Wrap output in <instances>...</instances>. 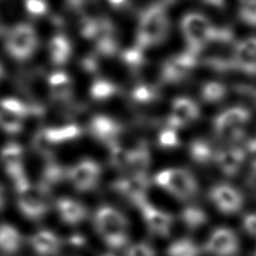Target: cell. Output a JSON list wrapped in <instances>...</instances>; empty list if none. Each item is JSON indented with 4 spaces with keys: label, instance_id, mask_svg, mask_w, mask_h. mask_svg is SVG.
Here are the masks:
<instances>
[{
    "label": "cell",
    "instance_id": "obj_19",
    "mask_svg": "<svg viewBox=\"0 0 256 256\" xmlns=\"http://www.w3.org/2000/svg\"><path fill=\"white\" fill-rule=\"evenodd\" d=\"M56 209L61 221L67 225H77L87 217L86 207L71 198H60L56 202Z\"/></svg>",
    "mask_w": 256,
    "mask_h": 256
},
{
    "label": "cell",
    "instance_id": "obj_44",
    "mask_svg": "<svg viewBox=\"0 0 256 256\" xmlns=\"http://www.w3.org/2000/svg\"><path fill=\"white\" fill-rule=\"evenodd\" d=\"M253 256H256V251H255V253L253 254Z\"/></svg>",
    "mask_w": 256,
    "mask_h": 256
},
{
    "label": "cell",
    "instance_id": "obj_27",
    "mask_svg": "<svg viewBox=\"0 0 256 256\" xmlns=\"http://www.w3.org/2000/svg\"><path fill=\"white\" fill-rule=\"evenodd\" d=\"M181 220L183 224L190 230H196L204 226L208 217L207 214L201 208L197 206H187L181 212Z\"/></svg>",
    "mask_w": 256,
    "mask_h": 256
},
{
    "label": "cell",
    "instance_id": "obj_31",
    "mask_svg": "<svg viewBox=\"0 0 256 256\" xmlns=\"http://www.w3.org/2000/svg\"><path fill=\"white\" fill-rule=\"evenodd\" d=\"M239 19L246 25L256 28V1H241L237 7Z\"/></svg>",
    "mask_w": 256,
    "mask_h": 256
},
{
    "label": "cell",
    "instance_id": "obj_34",
    "mask_svg": "<svg viewBox=\"0 0 256 256\" xmlns=\"http://www.w3.org/2000/svg\"><path fill=\"white\" fill-rule=\"evenodd\" d=\"M99 20L84 17L79 22V31L83 37L87 39H95L98 32Z\"/></svg>",
    "mask_w": 256,
    "mask_h": 256
},
{
    "label": "cell",
    "instance_id": "obj_40",
    "mask_svg": "<svg viewBox=\"0 0 256 256\" xmlns=\"http://www.w3.org/2000/svg\"><path fill=\"white\" fill-rule=\"evenodd\" d=\"M242 226L245 232L256 239V213H248L242 219Z\"/></svg>",
    "mask_w": 256,
    "mask_h": 256
},
{
    "label": "cell",
    "instance_id": "obj_38",
    "mask_svg": "<svg viewBox=\"0 0 256 256\" xmlns=\"http://www.w3.org/2000/svg\"><path fill=\"white\" fill-rule=\"evenodd\" d=\"M122 58L128 65L136 68L140 66L144 61L143 50L135 46L133 48H130L129 50L124 51L122 54Z\"/></svg>",
    "mask_w": 256,
    "mask_h": 256
},
{
    "label": "cell",
    "instance_id": "obj_23",
    "mask_svg": "<svg viewBox=\"0 0 256 256\" xmlns=\"http://www.w3.org/2000/svg\"><path fill=\"white\" fill-rule=\"evenodd\" d=\"M51 95L57 100H67L72 94V83L64 72H54L48 78Z\"/></svg>",
    "mask_w": 256,
    "mask_h": 256
},
{
    "label": "cell",
    "instance_id": "obj_22",
    "mask_svg": "<svg viewBox=\"0 0 256 256\" xmlns=\"http://www.w3.org/2000/svg\"><path fill=\"white\" fill-rule=\"evenodd\" d=\"M48 50L51 61L55 65L65 64L69 60L72 52L69 40L63 35L52 37L48 45Z\"/></svg>",
    "mask_w": 256,
    "mask_h": 256
},
{
    "label": "cell",
    "instance_id": "obj_43",
    "mask_svg": "<svg viewBox=\"0 0 256 256\" xmlns=\"http://www.w3.org/2000/svg\"><path fill=\"white\" fill-rule=\"evenodd\" d=\"M101 256H116L114 253H106V254H103Z\"/></svg>",
    "mask_w": 256,
    "mask_h": 256
},
{
    "label": "cell",
    "instance_id": "obj_4",
    "mask_svg": "<svg viewBox=\"0 0 256 256\" xmlns=\"http://www.w3.org/2000/svg\"><path fill=\"white\" fill-rule=\"evenodd\" d=\"M154 182L181 201L194 198L199 190L196 178L185 168L164 169L155 175Z\"/></svg>",
    "mask_w": 256,
    "mask_h": 256
},
{
    "label": "cell",
    "instance_id": "obj_1",
    "mask_svg": "<svg viewBox=\"0 0 256 256\" xmlns=\"http://www.w3.org/2000/svg\"><path fill=\"white\" fill-rule=\"evenodd\" d=\"M94 226L104 244L112 249H126L129 243V223L117 209L103 205L94 214Z\"/></svg>",
    "mask_w": 256,
    "mask_h": 256
},
{
    "label": "cell",
    "instance_id": "obj_5",
    "mask_svg": "<svg viewBox=\"0 0 256 256\" xmlns=\"http://www.w3.org/2000/svg\"><path fill=\"white\" fill-rule=\"evenodd\" d=\"M250 111L242 106L229 107L219 113L213 121V128L219 139L236 142L244 136V127L250 121Z\"/></svg>",
    "mask_w": 256,
    "mask_h": 256
},
{
    "label": "cell",
    "instance_id": "obj_30",
    "mask_svg": "<svg viewBox=\"0 0 256 256\" xmlns=\"http://www.w3.org/2000/svg\"><path fill=\"white\" fill-rule=\"evenodd\" d=\"M117 91L116 86L104 79L95 80L90 87V95L93 99L96 100H105L114 95Z\"/></svg>",
    "mask_w": 256,
    "mask_h": 256
},
{
    "label": "cell",
    "instance_id": "obj_21",
    "mask_svg": "<svg viewBox=\"0 0 256 256\" xmlns=\"http://www.w3.org/2000/svg\"><path fill=\"white\" fill-rule=\"evenodd\" d=\"M23 245V236L14 226L0 224V253L3 255H14L20 251Z\"/></svg>",
    "mask_w": 256,
    "mask_h": 256
},
{
    "label": "cell",
    "instance_id": "obj_26",
    "mask_svg": "<svg viewBox=\"0 0 256 256\" xmlns=\"http://www.w3.org/2000/svg\"><path fill=\"white\" fill-rule=\"evenodd\" d=\"M166 256H200L201 248L189 238H179L166 248Z\"/></svg>",
    "mask_w": 256,
    "mask_h": 256
},
{
    "label": "cell",
    "instance_id": "obj_45",
    "mask_svg": "<svg viewBox=\"0 0 256 256\" xmlns=\"http://www.w3.org/2000/svg\"><path fill=\"white\" fill-rule=\"evenodd\" d=\"M0 32H1V24H0Z\"/></svg>",
    "mask_w": 256,
    "mask_h": 256
},
{
    "label": "cell",
    "instance_id": "obj_10",
    "mask_svg": "<svg viewBox=\"0 0 256 256\" xmlns=\"http://www.w3.org/2000/svg\"><path fill=\"white\" fill-rule=\"evenodd\" d=\"M101 174L100 166L91 159H85L67 171V177L73 186L81 192L94 189Z\"/></svg>",
    "mask_w": 256,
    "mask_h": 256
},
{
    "label": "cell",
    "instance_id": "obj_33",
    "mask_svg": "<svg viewBox=\"0 0 256 256\" xmlns=\"http://www.w3.org/2000/svg\"><path fill=\"white\" fill-rule=\"evenodd\" d=\"M125 256H156V251L147 242H137L128 245L125 249Z\"/></svg>",
    "mask_w": 256,
    "mask_h": 256
},
{
    "label": "cell",
    "instance_id": "obj_11",
    "mask_svg": "<svg viewBox=\"0 0 256 256\" xmlns=\"http://www.w3.org/2000/svg\"><path fill=\"white\" fill-rule=\"evenodd\" d=\"M209 198L215 207L226 215L239 212L244 203L239 190L228 184H218L212 187L209 191Z\"/></svg>",
    "mask_w": 256,
    "mask_h": 256
},
{
    "label": "cell",
    "instance_id": "obj_25",
    "mask_svg": "<svg viewBox=\"0 0 256 256\" xmlns=\"http://www.w3.org/2000/svg\"><path fill=\"white\" fill-rule=\"evenodd\" d=\"M217 151H214L209 142L196 139L191 142L189 146V154L192 160L198 164H208L211 161H215Z\"/></svg>",
    "mask_w": 256,
    "mask_h": 256
},
{
    "label": "cell",
    "instance_id": "obj_24",
    "mask_svg": "<svg viewBox=\"0 0 256 256\" xmlns=\"http://www.w3.org/2000/svg\"><path fill=\"white\" fill-rule=\"evenodd\" d=\"M150 163V154L145 145H141L134 150H130V161L128 170L134 176H146V171Z\"/></svg>",
    "mask_w": 256,
    "mask_h": 256
},
{
    "label": "cell",
    "instance_id": "obj_20",
    "mask_svg": "<svg viewBox=\"0 0 256 256\" xmlns=\"http://www.w3.org/2000/svg\"><path fill=\"white\" fill-rule=\"evenodd\" d=\"M1 161L5 171L13 181L24 176L22 165V148L17 143H8L1 150Z\"/></svg>",
    "mask_w": 256,
    "mask_h": 256
},
{
    "label": "cell",
    "instance_id": "obj_14",
    "mask_svg": "<svg viewBox=\"0 0 256 256\" xmlns=\"http://www.w3.org/2000/svg\"><path fill=\"white\" fill-rule=\"evenodd\" d=\"M200 116V108L191 98L180 96L173 100L171 114L168 117V127L172 129L182 128L197 120Z\"/></svg>",
    "mask_w": 256,
    "mask_h": 256
},
{
    "label": "cell",
    "instance_id": "obj_8",
    "mask_svg": "<svg viewBox=\"0 0 256 256\" xmlns=\"http://www.w3.org/2000/svg\"><path fill=\"white\" fill-rule=\"evenodd\" d=\"M199 56L186 50L168 58L161 68V79L166 83L185 80L199 62Z\"/></svg>",
    "mask_w": 256,
    "mask_h": 256
},
{
    "label": "cell",
    "instance_id": "obj_37",
    "mask_svg": "<svg viewBox=\"0 0 256 256\" xmlns=\"http://www.w3.org/2000/svg\"><path fill=\"white\" fill-rule=\"evenodd\" d=\"M156 96L155 90L147 85H139L134 88L132 92V97L135 101L139 103H148L152 101Z\"/></svg>",
    "mask_w": 256,
    "mask_h": 256
},
{
    "label": "cell",
    "instance_id": "obj_9",
    "mask_svg": "<svg viewBox=\"0 0 256 256\" xmlns=\"http://www.w3.org/2000/svg\"><path fill=\"white\" fill-rule=\"evenodd\" d=\"M239 248L238 236L228 227L214 229L203 246V250L212 256H235Z\"/></svg>",
    "mask_w": 256,
    "mask_h": 256
},
{
    "label": "cell",
    "instance_id": "obj_29",
    "mask_svg": "<svg viewBox=\"0 0 256 256\" xmlns=\"http://www.w3.org/2000/svg\"><path fill=\"white\" fill-rule=\"evenodd\" d=\"M23 116L4 110L0 106V128L10 134L19 133L22 129Z\"/></svg>",
    "mask_w": 256,
    "mask_h": 256
},
{
    "label": "cell",
    "instance_id": "obj_7",
    "mask_svg": "<svg viewBox=\"0 0 256 256\" xmlns=\"http://www.w3.org/2000/svg\"><path fill=\"white\" fill-rule=\"evenodd\" d=\"M38 46V38L35 29L27 23H19L13 26L5 40L6 52L17 61L29 59Z\"/></svg>",
    "mask_w": 256,
    "mask_h": 256
},
{
    "label": "cell",
    "instance_id": "obj_28",
    "mask_svg": "<svg viewBox=\"0 0 256 256\" xmlns=\"http://www.w3.org/2000/svg\"><path fill=\"white\" fill-rule=\"evenodd\" d=\"M227 94V88L224 84L216 81L206 82L200 91L202 100L206 103L214 104L222 101Z\"/></svg>",
    "mask_w": 256,
    "mask_h": 256
},
{
    "label": "cell",
    "instance_id": "obj_39",
    "mask_svg": "<svg viewBox=\"0 0 256 256\" xmlns=\"http://www.w3.org/2000/svg\"><path fill=\"white\" fill-rule=\"evenodd\" d=\"M26 10L29 12V14L33 16H40L44 15L47 12V4L44 1L39 0H30L25 3Z\"/></svg>",
    "mask_w": 256,
    "mask_h": 256
},
{
    "label": "cell",
    "instance_id": "obj_13",
    "mask_svg": "<svg viewBox=\"0 0 256 256\" xmlns=\"http://www.w3.org/2000/svg\"><path fill=\"white\" fill-rule=\"evenodd\" d=\"M149 231L158 237H167L173 225V216L150 204L147 200L139 206Z\"/></svg>",
    "mask_w": 256,
    "mask_h": 256
},
{
    "label": "cell",
    "instance_id": "obj_32",
    "mask_svg": "<svg viewBox=\"0 0 256 256\" xmlns=\"http://www.w3.org/2000/svg\"><path fill=\"white\" fill-rule=\"evenodd\" d=\"M110 161L111 164L118 168H128L130 161V150H126L117 144L110 146Z\"/></svg>",
    "mask_w": 256,
    "mask_h": 256
},
{
    "label": "cell",
    "instance_id": "obj_18",
    "mask_svg": "<svg viewBox=\"0 0 256 256\" xmlns=\"http://www.w3.org/2000/svg\"><path fill=\"white\" fill-rule=\"evenodd\" d=\"M89 129L95 138L106 142L110 146L115 144V139L121 130L116 121L105 115L95 116L90 122Z\"/></svg>",
    "mask_w": 256,
    "mask_h": 256
},
{
    "label": "cell",
    "instance_id": "obj_2",
    "mask_svg": "<svg viewBox=\"0 0 256 256\" xmlns=\"http://www.w3.org/2000/svg\"><path fill=\"white\" fill-rule=\"evenodd\" d=\"M169 18L164 4H154L142 14L136 45L141 50L161 44L169 34Z\"/></svg>",
    "mask_w": 256,
    "mask_h": 256
},
{
    "label": "cell",
    "instance_id": "obj_36",
    "mask_svg": "<svg viewBox=\"0 0 256 256\" xmlns=\"http://www.w3.org/2000/svg\"><path fill=\"white\" fill-rule=\"evenodd\" d=\"M0 106L6 111L19 114L23 117H25L29 113L28 107L25 104H23L21 101L14 98H6L1 100Z\"/></svg>",
    "mask_w": 256,
    "mask_h": 256
},
{
    "label": "cell",
    "instance_id": "obj_35",
    "mask_svg": "<svg viewBox=\"0 0 256 256\" xmlns=\"http://www.w3.org/2000/svg\"><path fill=\"white\" fill-rule=\"evenodd\" d=\"M159 145L164 148H174L179 145V138L175 129L167 127L158 136Z\"/></svg>",
    "mask_w": 256,
    "mask_h": 256
},
{
    "label": "cell",
    "instance_id": "obj_3",
    "mask_svg": "<svg viewBox=\"0 0 256 256\" xmlns=\"http://www.w3.org/2000/svg\"><path fill=\"white\" fill-rule=\"evenodd\" d=\"M181 32L187 43V50L197 56L212 44L217 35L218 27L200 12H188L180 22Z\"/></svg>",
    "mask_w": 256,
    "mask_h": 256
},
{
    "label": "cell",
    "instance_id": "obj_12",
    "mask_svg": "<svg viewBox=\"0 0 256 256\" xmlns=\"http://www.w3.org/2000/svg\"><path fill=\"white\" fill-rule=\"evenodd\" d=\"M233 69L256 75V36L237 42L232 49Z\"/></svg>",
    "mask_w": 256,
    "mask_h": 256
},
{
    "label": "cell",
    "instance_id": "obj_16",
    "mask_svg": "<svg viewBox=\"0 0 256 256\" xmlns=\"http://www.w3.org/2000/svg\"><path fill=\"white\" fill-rule=\"evenodd\" d=\"M148 186L146 176H134L114 183V188L138 207L146 201L145 192Z\"/></svg>",
    "mask_w": 256,
    "mask_h": 256
},
{
    "label": "cell",
    "instance_id": "obj_6",
    "mask_svg": "<svg viewBox=\"0 0 256 256\" xmlns=\"http://www.w3.org/2000/svg\"><path fill=\"white\" fill-rule=\"evenodd\" d=\"M17 191V206L22 215L30 220H39L48 211L45 191L39 186L31 185L24 176L14 181Z\"/></svg>",
    "mask_w": 256,
    "mask_h": 256
},
{
    "label": "cell",
    "instance_id": "obj_42",
    "mask_svg": "<svg viewBox=\"0 0 256 256\" xmlns=\"http://www.w3.org/2000/svg\"><path fill=\"white\" fill-rule=\"evenodd\" d=\"M3 76H4V69H3V67H2L1 64H0V81H1V79L3 78Z\"/></svg>",
    "mask_w": 256,
    "mask_h": 256
},
{
    "label": "cell",
    "instance_id": "obj_15",
    "mask_svg": "<svg viewBox=\"0 0 256 256\" xmlns=\"http://www.w3.org/2000/svg\"><path fill=\"white\" fill-rule=\"evenodd\" d=\"M29 244L38 256H56L62 250L64 241L56 233L43 229L29 238Z\"/></svg>",
    "mask_w": 256,
    "mask_h": 256
},
{
    "label": "cell",
    "instance_id": "obj_17",
    "mask_svg": "<svg viewBox=\"0 0 256 256\" xmlns=\"http://www.w3.org/2000/svg\"><path fill=\"white\" fill-rule=\"evenodd\" d=\"M246 152L240 147H230L216 153L215 162L226 176H234L242 166Z\"/></svg>",
    "mask_w": 256,
    "mask_h": 256
},
{
    "label": "cell",
    "instance_id": "obj_41",
    "mask_svg": "<svg viewBox=\"0 0 256 256\" xmlns=\"http://www.w3.org/2000/svg\"><path fill=\"white\" fill-rule=\"evenodd\" d=\"M67 243L72 246L73 248H76V249H81L82 247H84L87 243L86 241V238L81 235V234H73V235H70L67 239Z\"/></svg>",
    "mask_w": 256,
    "mask_h": 256
}]
</instances>
